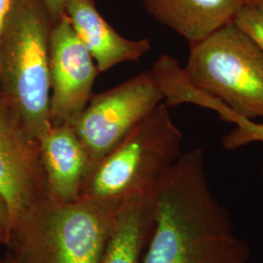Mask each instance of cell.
<instances>
[{
    "instance_id": "6da1fadb",
    "label": "cell",
    "mask_w": 263,
    "mask_h": 263,
    "mask_svg": "<svg viewBox=\"0 0 263 263\" xmlns=\"http://www.w3.org/2000/svg\"><path fill=\"white\" fill-rule=\"evenodd\" d=\"M152 195L154 226L141 263H250L249 246L210 184L203 149L182 153Z\"/></svg>"
},
{
    "instance_id": "7a4b0ae2",
    "label": "cell",
    "mask_w": 263,
    "mask_h": 263,
    "mask_svg": "<svg viewBox=\"0 0 263 263\" xmlns=\"http://www.w3.org/2000/svg\"><path fill=\"white\" fill-rule=\"evenodd\" d=\"M163 103L90 170L80 198L112 210L148 194L178 161L183 135Z\"/></svg>"
},
{
    "instance_id": "3957f363",
    "label": "cell",
    "mask_w": 263,
    "mask_h": 263,
    "mask_svg": "<svg viewBox=\"0 0 263 263\" xmlns=\"http://www.w3.org/2000/svg\"><path fill=\"white\" fill-rule=\"evenodd\" d=\"M115 211L81 198L48 199L20 216L7 246L17 263H102Z\"/></svg>"
},
{
    "instance_id": "277c9868",
    "label": "cell",
    "mask_w": 263,
    "mask_h": 263,
    "mask_svg": "<svg viewBox=\"0 0 263 263\" xmlns=\"http://www.w3.org/2000/svg\"><path fill=\"white\" fill-rule=\"evenodd\" d=\"M53 26L41 0H16L0 41L3 95L38 141L51 126L49 59Z\"/></svg>"
},
{
    "instance_id": "5b68a950",
    "label": "cell",
    "mask_w": 263,
    "mask_h": 263,
    "mask_svg": "<svg viewBox=\"0 0 263 263\" xmlns=\"http://www.w3.org/2000/svg\"><path fill=\"white\" fill-rule=\"evenodd\" d=\"M189 81L240 116L263 118V52L231 21L189 44Z\"/></svg>"
},
{
    "instance_id": "8992f818",
    "label": "cell",
    "mask_w": 263,
    "mask_h": 263,
    "mask_svg": "<svg viewBox=\"0 0 263 263\" xmlns=\"http://www.w3.org/2000/svg\"><path fill=\"white\" fill-rule=\"evenodd\" d=\"M163 102L164 96L151 71L93 95L83 111L68 123L84 145L91 169Z\"/></svg>"
},
{
    "instance_id": "52a82bcc",
    "label": "cell",
    "mask_w": 263,
    "mask_h": 263,
    "mask_svg": "<svg viewBox=\"0 0 263 263\" xmlns=\"http://www.w3.org/2000/svg\"><path fill=\"white\" fill-rule=\"evenodd\" d=\"M0 195L8 208L11 230L29 208L50 199L39 141L4 95L0 96Z\"/></svg>"
},
{
    "instance_id": "ba28073f",
    "label": "cell",
    "mask_w": 263,
    "mask_h": 263,
    "mask_svg": "<svg viewBox=\"0 0 263 263\" xmlns=\"http://www.w3.org/2000/svg\"><path fill=\"white\" fill-rule=\"evenodd\" d=\"M99 73L94 59L64 15L54 24L50 37L51 125L70 123L83 111Z\"/></svg>"
},
{
    "instance_id": "9c48e42d",
    "label": "cell",
    "mask_w": 263,
    "mask_h": 263,
    "mask_svg": "<svg viewBox=\"0 0 263 263\" xmlns=\"http://www.w3.org/2000/svg\"><path fill=\"white\" fill-rule=\"evenodd\" d=\"M39 146L50 199L64 204L78 201L91 161L72 127L51 125Z\"/></svg>"
},
{
    "instance_id": "30bf717a",
    "label": "cell",
    "mask_w": 263,
    "mask_h": 263,
    "mask_svg": "<svg viewBox=\"0 0 263 263\" xmlns=\"http://www.w3.org/2000/svg\"><path fill=\"white\" fill-rule=\"evenodd\" d=\"M65 15L100 73L119 64L139 62L151 51L148 38L135 40L118 33L101 15L95 0H66Z\"/></svg>"
},
{
    "instance_id": "8fae6325",
    "label": "cell",
    "mask_w": 263,
    "mask_h": 263,
    "mask_svg": "<svg viewBox=\"0 0 263 263\" xmlns=\"http://www.w3.org/2000/svg\"><path fill=\"white\" fill-rule=\"evenodd\" d=\"M246 0H142L152 18L189 44L231 22Z\"/></svg>"
},
{
    "instance_id": "7c38bea8",
    "label": "cell",
    "mask_w": 263,
    "mask_h": 263,
    "mask_svg": "<svg viewBox=\"0 0 263 263\" xmlns=\"http://www.w3.org/2000/svg\"><path fill=\"white\" fill-rule=\"evenodd\" d=\"M154 218L152 191L118 208L102 263H141L152 233Z\"/></svg>"
},
{
    "instance_id": "4fadbf2b",
    "label": "cell",
    "mask_w": 263,
    "mask_h": 263,
    "mask_svg": "<svg viewBox=\"0 0 263 263\" xmlns=\"http://www.w3.org/2000/svg\"><path fill=\"white\" fill-rule=\"evenodd\" d=\"M184 100L186 104H195L215 111L223 122L234 124V129L227 133L221 140V145L226 151H237L254 142L263 143V123L254 122L240 116L226 104L195 86L188 88Z\"/></svg>"
},
{
    "instance_id": "5bb4252c",
    "label": "cell",
    "mask_w": 263,
    "mask_h": 263,
    "mask_svg": "<svg viewBox=\"0 0 263 263\" xmlns=\"http://www.w3.org/2000/svg\"><path fill=\"white\" fill-rule=\"evenodd\" d=\"M232 22L263 52V8L245 2L237 11Z\"/></svg>"
},
{
    "instance_id": "9a60e30c",
    "label": "cell",
    "mask_w": 263,
    "mask_h": 263,
    "mask_svg": "<svg viewBox=\"0 0 263 263\" xmlns=\"http://www.w3.org/2000/svg\"><path fill=\"white\" fill-rule=\"evenodd\" d=\"M11 236L9 213L4 199L0 195V243L9 244Z\"/></svg>"
},
{
    "instance_id": "2e32d148",
    "label": "cell",
    "mask_w": 263,
    "mask_h": 263,
    "mask_svg": "<svg viewBox=\"0 0 263 263\" xmlns=\"http://www.w3.org/2000/svg\"><path fill=\"white\" fill-rule=\"evenodd\" d=\"M55 24L65 15L66 0H41Z\"/></svg>"
},
{
    "instance_id": "e0dca14e",
    "label": "cell",
    "mask_w": 263,
    "mask_h": 263,
    "mask_svg": "<svg viewBox=\"0 0 263 263\" xmlns=\"http://www.w3.org/2000/svg\"><path fill=\"white\" fill-rule=\"evenodd\" d=\"M16 0H0V41L6 21Z\"/></svg>"
},
{
    "instance_id": "ac0fdd59",
    "label": "cell",
    "mask_w": 263,
    "mask_h": 263,
    "mask_svg": "<svg viewBox=\"0 0 263 263\" xmlns=\"http://www.w3.org/2000/svg\"><path fill=\"white\" fill-rule=\"evenodd\" d=\"M246 2L253 3V4H255V5H257V6L263 8V0H246Z\"/></svg>"
},
{
    "instance_id": "d6986e66",
    "label": "cell",
    "mask_w": 263,
    "mask_h": 263,
    "mask_svg": "<svg viewBox=\"0 0 263 263\" xmlns=\"http://www.w3.org/2000/svg\"><path fill=\"white\" fill-rule=\"evenodd\" d=\"M5 263H17V261L15 260V258L11 255V256H9L8 258H7V260L5 261Z\"/></svg>"
},
{
    "instance_id": "ffe728a7",
    "label": "cell",
    "mask_w": 263,
    "mask_h": 263,
    "mask_svg": "<svg viewBox=\"0 0 263 263\" xmlns=\"http://www.w3.org/2000/svg\"><path fill=\"white\" fill-rule=\"evenodd\" d=\"M262 177H263V170H262Z\"/></svg>"
}]
</instances>
